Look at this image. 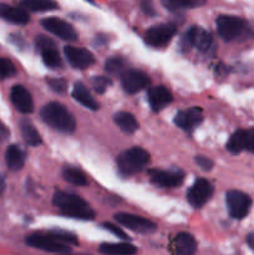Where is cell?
Segmentation results:
<instances>
[{"label":"cell","instance_id":"1","mask_svg":"<svg viewBox=\"0 0 254 255\" xmlns=\"http://www.w3.org/2000/svg\"><path fill=\"white\" fill-rule=\"evenodd\" d=\"M52 203L60 209L62 216L69 218L81 219V221H91L95 218V212L90 208L89 203L77 194L57 191L54 194Z\"/></svg>","mask_w":254,"mask_h":255},{"label":"cell","instance_id":"2","mask_svg":"<svg viewBox=\"0 0 254 255\" xmlns=\"http://www.w3.org/2000/svg\"><path fill=\"white\" fill-rule=\"evenodd\" d=\"M41 120L56 131L70 133L76 127L74 116L59 102H50L45 105L40 112Z\"/></svg>","mask_w":254,"mask_h":255},{"label":"cell","instance_id":"3","mask_svg":"<svg viewBox=\"0 0 254 255\" xmlns=\"http://www.w3.org/2000/svg\"><path fill=\"white\" fill-rule=\"evenodd\" d=\"M149 163V153L139 147H132L122 152L117 158L120 172L125 176L138 173Z\"/></svg>","mask_w":254,"mask_h":255},{"label":"cell","instance_id":"4","mask_svg":"<svg viewBox=\"0 0 254 255\" xmlns=\"http://www.w3.org/2000/svg\"><path fill=\"white\" fill-rule=\"evenodd\" d=\"M217 31L226 41H236L248 34L249 26L243 19L233 15H221L216 20Z\"/></svg>","mask_w":254,"mask_h":255},{"label":"cell","instance_id":"5","mask_svg":"<svg viewBox=\"0 0 254 255\" xmlns=\"http://www.w3.org/2000/svg\"><path fill=\"white\" fill-rule=\"evenodd\" d=\"M181 47L183 50L196 47L201 52H208L213 47V37L207 30L199 26H193L187 30L182 37Z\"/></svg>","mask_w":254,"mask_h":255},{"label":"cell","instance_id":"6","mask_svg":"<svg viewBox=\"0 0 254 255\" xmlns=\"http://www.w3.org/2000/svg\"><path fill=\"white\" fill-rule=\"evenodd\" d=\"M226 203L229 216L234 219L246 218L252 207V199L248 194L241 191H228L226 194Z\"/></svg>","mask_w":254,"mask_h":255},{"label":"cell","instance_id":"7","mask_svg":"<svg viewBox=\"0 0 254 255\" xmlns=\"http://www.w3.org/2000/svg\"><path fill=\"white\" fill-rule=\"evenodd\" d=\"M177 32V26L172 22L168 24H159L149 27L144 34V41L149 46L163 47L171 42Z\"/></svg>","mask_w":254,"mask_h":255},{"label":"cell","instance_id":"8","mask_svg":"<svg viewBox=\"0 0 254 255\" xmlns=\"http://www.w3.org/2000/svg\"><path fill=\"white\" fill-rule=\"evenodd\" d=\"M25 243L29 247L39 251L47 252V253L55 254H66L71 252L70 247L67 244L61 243L56 238L51 236H41V234H32L25 239Z\"/></svg>","mask_w":254,"mask_h":255},{"label":"cell","instance_id":"9","mask_svg":"<svg viewBox=\"0 0 254 255\" xmlns=\"http://www.w3.org/2000/svg\"><path fill=\"white\" fill-rule=\"evenodd\" d=\"M41 25L46 31L65 41H76L79 39V34L74 29L72 25L66 22L65 20L59 19V17H46L41 20Z\"/></svg>","mask_w":254,"mask_h":255},{"label":"cell","instance_id":"10","mask_svg":"<svg viewBox=\"0 0 254 255\" xmlns=\"http://www.w3.org/2000/svg\"><path fill=\"white\" fill-rule=\"evenodd\" d=\"M115 219H116L117 223L126 227L129 231L136 232V233L149 234L157 231V226L153 222L148 221L146 218H142L139 216H134V214L117 213L115 216Z\"/></svg>","mask_w":254,"mask_h":255},{"label":"cell","instance_id":"11","mask_svg":"<svg viewBox=\"0 0 254 255\" xmlns=\"http://www.w3.org/2000/svg\"><path fill=\"white\" fill-rule=\"evenodd\" d=\"M213 186L207 179H197L187 192V199L193 208H202L211 199Z\"/></svg>","mask_w":254,"mask_h":255},{"label":"cell","instance_id":"12","mask_svg":"<svg viewBox=\"0 0 254 255\" xmlns=\"http://www.w3.org/2000/svg\"><path fill=\"white\" fill-rule=\"evenodd\" d=\"M151 182L161 188H176L182 184L184 179V173L181 169H152L149 171Z\"/></svg>","mask_w":254,"mask_h":255},{"label":"cell","instance_id":"13","mask_svg":"<svg viewBox=\"0 0 254 255\" xmlns=\"http://www.w3.org/2000/svg\"><path fill=\"white\" fill-rule=\"evenodd\" d=\"M151 80L141 70H127L121 74V85L127 94H136L149 86Z\"/></svg>","mask_w":254,"mask_h":255},{"label":"cell","instance_id":"14","mask_svg":"<svg viewBox=\"0 0 254 255\" xmlns=\"http://www.w3.org/2000/svg\"><path fill=\"white\" fill-rule=\"evenodd\" d=\"M65 56L72 67L79 70L87 69L95 62V57L89 50L76 46L65 47Z\"/></svg>","mask_w":254,"mask_h":255},{"label":"cell","instance_id":"15","mask_svg":"<svg viewBox=\"0 0 254 255\" xmlns=\"http://www.w3.org/2000/svg\"><path fill=\"white\" fill-rule=\"evenodd\" d=\"M203 121V111L199 107H191L184 111H179L174 117V124L184 131H192Z\"/></svg>","mask_w":254,"mask_h":255},{"label":"cell","instance_id":"16","mask_svg":"<svg viewBox=\"0 0 254 255\" xmlns=\"http://www.w3.org/2000/svg\"><path fill=\"white\" fill-rule=\"evenodd\" d=\"M10 99L15 109L21 114H31L34 110V102L30 92L22 85H15L10 91Z\"/></svg>","mask_w":254,"mask_h":255},{"label":"cell","instance_id":"17","mask_svg":"<svg viewBox=\"0 0 254 255\" xmlns=\"http://www.w3.org/2000/svg\"><path fill=\"white\" fill-rule=\"evenodd\" d=\"M173 97L169 90L159 85V86H153L148 90V102L151 109L154 112H158L161 110L166 109L172 102Z\"/></svg>","mask_w":254,"mask_h":255},{"label":"cell","instance_id":"18","mask_svg":"<svg viewBox=\"0 0 254 255\" xmlns=\"http://www.w3.org/2000/svg\"><path fill=\"white\" fill-rule=\"evenodd\" d=\"M0 17L7 22L15 25H26L30 21V16L26 10L21 6H11L7 4H0Z\"/></svg>","mask_w":254,"mask_h":255},{"label":"cell","instance_id":"19","mask_svg":"<svg viewBox=\"0 0 254 255\" xmlns=\"http://www.w3.org/2000/svg\"><path fill=\"white\" fill-rule=\"evenodd\" d=\"M172 248L176 254L192 255L197 251V242L191 234L179 233L174 237L173 242H172Z\"/></svg>","mask_w":254,"mask_h":255},{"label":"cell","instance_id":"20","mask_svg":"<svg viewBox=\"0 0 254 255\" xmlns=\"http://www.w3.org/2000/svg\"><path fill=\"white\" fill-rule=\"evenodd\" d=\"M25 152L17 144H11L7 147L5 153V161L10 171H20L25 164Z\"/></svg>","mask_w":254,"mask_h":255},{"label":"cell","instance_id":"21","mask_svg":"<svg viewBox=\"0 0 254 255\" xmlns=\"http://www.w3.org/2000/svg\"><path fill=\"white\" fill-rule=\"evenodd\" d=\"M72 97L76 100L77 102L82 105L86 109L92 110V111H96L99 110V102L91 96L89 90L85 87V85L82 82H76L74 86V91H72Z\"/></svg>","mask_w":254,"mask_h":255},{"label":"cell","instance_id":"22","mask_svg":"<svg viewBox=\"0 0 254 255\" xmlns=\"http://www.w3.org/2000/svg\"><path fill=\"white\" fill-rule=\"evenodd\" d=\"M20 132H21L24 141L29 146L36 147L41 143V137H40L39 132L30 120L22 119L20 121Z\"/></svg>","mask_w":254,"mask_h":255},{"label":"cell","instance_id":"23","mask_svg":"<svg viewBox=\"0 0 254 255\" xmlns=\"http://www.w3.org/2000/svg\"><path fill=\"white\" fill-rule=\"evenodd\" d=\"M114 121L126 133H133L138 129V122L134 119L133 115L129 114V112H117L114 116Z\"/></svg>","mask_w":254,"mask_h":255},{"label":"cell","instance_id":"24","mask_svg":"<svg viewBox=\"0 0 254 255\" xmlns=\"http://www.w3.org/2000/svg\"><path fill=\"white\" fill-rule=\"evenodd\" d=\"M100 253L109 255H131L137 253L136 247L129 243H104L99 248Z\"/></svg>","mask_w":254,"mask_h":255},{"label":"cell","instance_id":"25","mask_svg":"<svg viewBox=\"0 0 254 255\" xmlns=\"http://www.w3.org/2000/svg\"><path fill=\"white\" fill-rule=\"evenodd\" d=\"M20 6L25 10L35 12L51 11L59 9V4L55 0H22Z\"/></svg>","mask_w":254,"mask_h":255},{"label":"cell","instance_id":"26","mask_svg":"<svg viewBox=\"0 0 254 255\" xmlns=\"http://www.w3.org/2000/svg\"><path fill=\"white\" fill-rule=\"evenodd\" d=\"M207 0H162V4L171 11H181L186 9L201 7L206 4Z\"/></svg>","mask_w":254,"mask_h":255},{"label":"cell","instance_id":"27","mask_svg":"<svg viewBox=\"0 0 254 255\" xmlns=\"http://www.w3.org/2000/svg\"><path fill=\"white\" fill-rule=\"evenodd\" d=\"M62 177L66 182L74 186L84 187L87 184V178L82 171L79 168H74V167H65L62 171Z\"/></svg>","mask_w":254,"mask_h":255},{"label":"cell","instance_id":"28","mask_svg":"<svg viewBox=\"0 0 254 255\" xmlns=\"http://www.w3.org/2000/svg\"><path fill=\"white\" fill-rule=\"evenodd\" d=\"M227 148L232 153H241L246 149V129H238L227 142Z\"/></svg>","mask_w":254,"mask_h":255},{"label":"cell","instance_id":"29","mask_svg":"<svg viewBox=\"0 0 254 255\" xmlns=\"http://www.w3.org/2000/svg\"><path fill=\"white\" fill-rule=\"evenodd\" d=\"M42 57V61L50 69H59L61 67V56H60L59 51L55 47H50V49L44 50L40 52Z\"/></svg>","mask_w":254,"mask_h":255},{"label":"cell","instance_id":"30","mask_svg":"<svg viewBox=\"0 0 254 255\" xmlns=\"http://www.w3.org/2000/svg\"><path fill=\"white\" fill-rule=\"evenodd\" d=\"M50 236L56 238L61 243L67 244V246H77L79 244V239L76 238V236L66 231H61V229H54V231L50 232Z\"/></svg>","mask_w":254,"mask_h":255},{"label":"cell","instance_id":"31","mask_svg":"<svg viewBox=\"0 0 254 255\" xmlns=\"http://www.w3.org/2000/svg\"><path fill=\"white\" fill-rule=\"evenodd\" d=\"M105 70L110 75H120L125 71V61L121 57H111L105 64Z\"/></svg>","mask_w":254,"mask_h":255},{"label":"cell","instance_id":"32","mask_svg":"<svg viewBox=\"0 0 254 255\" xmlns=\"http://www.w3.org/2000/svg\"><path fill=\"white\" fill-rule=\"evenodd\" d=\"M16 74V69H15L14 64L10 60L0 57V80L7 79Z\"/></svg>","mask_w":254,"mask_h":255},{"label":"cell","instance_id":"33","mask_svg":"<svg viewBox=\"0 0 254 255\" xmlns=\"http://www.w3.org/2000/svg\"><path fill=\"white\" fill-rule=\"evenodd\" d=\"M112 81L109 76H96L92 80V86L94 90L99 94H104L110 86H111Z\"/></svg>","mask_w":254,"mask_h":255},{"label":"cell","instance_id":"34","mask_svg":"<svg viewBox=\"0 0 254 255\" xmlns=\"http://www.w3.org/2000/svg\"><path fill=\"white\" fill-rule=\"evenodd\" d=\"M35 46H36V49L41 52L44 51V50L50 49V47H55V44L50 37L44 36V35H39V36H36V39H35Z\"/></svg>","mask_w":254,"mask_h":255},{"label":"cell","instance_id":"35","mask_svg":"<svg viewBox=\"0 0 254 255\" xmlns=\"http://www.w3.org/2000/svg\"><path fill=\"white\" fill-rule=\"evenodd\" d=\"M46 82L55 92H64L67 89V81L64 79H47Z\"/></svg>","mask_w":254,"mask_h":255},{"label":"cell","instance_id":"36","mask_svg":"<svg viewBox=\"0 0 254 255\" xmlns=\"http://www.w3.org/2000/svg\"><path fill=\"white\" fill-rule=\"evenodd\" d=\"M196 163L198 164L199 168L203 169V171H211L213 168V162L211 161L209 158L204 156H197L196 157Z\"/></svg>","mask_w":254,"mask_h":255},{"label":"cell","instance_id":"37","mask_svg":"<svg viewBox=\"0 0 254 255\" xmlns=\"http://www.w3.org/2000/svg\"><path fill=\"white\" fill-rule=\"evenodd\" d=\"M102 226H104V228L109 229L110 232H112L114 234H116V236L120 237L121 239H125V241H127V239H128V237L126 236V233H125L121 228H119L117 226H114V224H111V223H104Z\"/></svg>","mask_w":254,"mask_h":255},{"label":"cell","instance_id":"38","mask_svg":"<svg viewBox=\"0 0 254 255\" xmlns=\"http://www.w3.org/2000/svg\"><path fill=\"white\" fill-rule=\"evenodd\" d=\"M246 149L254 153V128L246 131Z\"/></svg>","mask_w":254,"mask_h":255},{"label":"cell","instance_id":"39","mask_svg":"<svg viewBox=\"0 0 254 255\" xmlns=\"http://www.w3.org/2000/svg\"><path fill=\"white\" fill-rule=\"evenodd\" d=\"M141 6H142V10H143V11H144V14L149 15V16H153V15L156 14V11H154L153 2H152V0H142Z\"/></svg>","mask_w":254,"mask_h":255},{"label":"cell","instance_id":"40","mask_svg":"<svg viewBox=\"0 0 254 255\" xmlns=\"http://www.w3.org/2000/svg\"><path fill=\"white\" fill-rule=\"evenodd\" d=\"M9 137V129L5 127L2 122H0V141H5Z\"/></svg>","mask_w":254,"mask_h":255},{"label":"cell","instance_id":"41","mask_svg":"<svg viewBox=\"0 0 254 255\" xmlns=\"http://www.w3.org/2000/svg\"><path fill=\"white\" fill-rule=\"evenodd\" d=\"M247 242H248L249 247L254 251V234H249L248 238H247Z\"/></svg>","mask_w":254,"mask_h":255},{"label":"cell","instance_id":"42","mask_svg":"<svg viewBox=\"0 0 254 255\" xmlns=\"http://www.w3.org/2000/svg\"><path fill=\"white\" fill-rule=\"evenodd\" d=\"M4 191H5V179H4V177L0 174V196H1L2 192Z\"/></svg>","mask_w":254,"mask_h":255}]
</instances>
